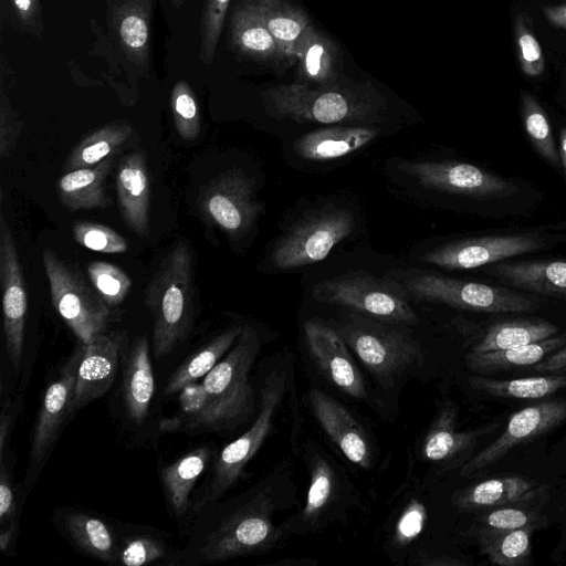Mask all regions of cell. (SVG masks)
I'll return each instance as SVG.
<instances>
[{
	"label": "cell",
	"mask_w": 566,
	"mask_h": 566,
	"mask_svg": "<svg viewBox=\"0 0 566 566\" xmlns=\"http://www.w3.org/2000/svg\"><path fill=\"white\" fill-rule=\"evenodd\" d=\"M289 467H279L242 493L196 515L172 566H199L270 552L287 534L274 515L287 506Z\"/></svg>",
	"instance_id": "obj_1"
},
{
	"label": "cell",
	"mask_w": 566,
	"mask_h": 566,
	"mask_svg": "<svg viewBox=\"0 0 566 566\" xmlns=\"http://www.w3.org/2000/svg\"><path fill=\"white\" fill-rule=\"evenodd\" d=\"M268 114L298 123L336 124L370 122L386 109V98L370 83L338 82L313 86L301 82L281 84L262 92Z\"/></svg>",
	"instance_id": "obj_2"
},
{
	"label": "cell",
	"mask_w": 566,
	"mask_h": 566,
	"mask_svg": "<svg viewBox=\"0 0 566 566\" xmlns=\"http://www.w3.org/2000/svg\"><path fill=\"white\" fill-rule=\"evenodd\" d=\"M192 253L178 241L164 256L145 292V304L154 316L153 353L163 357L191 331L195 315Z\"/></svg>",
	"instance_id": "obj_3"
},
{
	"label": "cell",
	"mask_w": 566,
	"mask_h": 566,
	"mask_svg": "<svg viewBox=\"0 0 566 566\" xmlns=\"http://www.w3.org/2000/svg\"><path fill=\"white\" fill-rule=\"evenodd\" d=\"M260 348L256 329L244 325L230 350L202 379L212 406L207 432L231 429L251 415L254 396L249 374Z\"/></svg>",
	"instance_id": "obj_4"
},
{
	"label": "cell",
	"mask_w": 566,
	"mask_h": 566,
	"mask_svg": "<svg viewBox=\"0 0 566 566\" xmlns=\"http://www.w3.org/2000/svg\"><path fill=\"white\" fill-rule=\"evenodd\" d=\"M286 384L283 370L274 369L264 378L260 389V409L256 418L243 434L227 444L216 458L209 479L192 502L193 515L221 500L240 478L273 427L286 391Z\"/></svg>",
	"instance_id": "obj_5"
},
{
	"label": "cell",
	"mask_w": 566,
	"mask_h": 566,
	"mask_svg": "<svg viewBox=\"0 0 566 566\" xmlns=\"http://www.w3.org/2000/svg\"><path fill=\"white\" fill-rule=\"evenodd\" d=\"M407 296L419 301L442 303L452 307L488 313H526L541 302L526 294L501 286L461 281L421 271L390 272Z\"/></svg>",
	"instance_id": "obj_6"
},
{
	"label": "cell",
	"mask_w": 566,
	"mask_h": 566,
	"mask_svg": "<svg viewBox=\"0 0 566 566\" xmlns=\"http://www.w3.org/2000/svg\"><path fill=\"white\" fill-rule=\"evenodd\" d=\"M336 331L384 387L391 386L422 357L415 339L369 316L350 314Z\"/></svg>",
	"instance_id": "obj_7"
},
{
	"label": "cell",
	"mask_w": 566,
	"mask_h": 566,
	"mask_svg": "<svg viewBox=\"0 0 566 566\" xmlns=\"http://www.w3.org/2000/svg\"><path fill=\"white\" fill-rule=\"evenodd\" d=\"M42 261L52 305L78 340L86 344L96 335L105 333L112 310L90 280L51 249L42 251Z\"/></svg>",
	"instance_id": "obj_8"
},
{
	"label": "cell",
	"mask_w": 566,
	"mask_h": 566,
	"mask_svg": "<svg viewBox=\"0 0 566 566\" xmlns=\"http://www.w3.org/2000/svg\"><path fill=\"white\" fill-rule=\"evenodd\" d=\"M312 295L321 303L348 307L373 318L406 324L417 322L406 293L388 276L346 272L315 284Z\"/></svg>",
	"instance_id": "obj_9"
},
{
	"label": "cell",
	"mask_w": 566,
	"mask_h": 566,
	"mask_svg": "<svg viewBox=\"0 0 566 566\" xmlns=\"http://www.w3.org/2000/svg\"><path fill=\"white\" fill-rule=\"evenodd\" d=\"M354 227V214L346 208L331 206L311 211L276 241L271 263L286 271L319 262Z\"/></svg>",
	"instance_id": "obj_10"
},
{
	"label": "cell",
	"mask_w": 566,
	"mask_h": 566,
	"mask_svg": "<svg viewBox=\"0 0 566 566\" xmlns=\"http://www.w3.org/2000/svg\"><path fill=\"white\" fill-rule=\"evenodd\" d=\"M199 208L209 223L233 240L248 234L263 211L254 180L234 167L217 175L203 187Z\"/></svg>",
	"instance_id": "obj_11"
},
{
	"label": "cell",
	"mask_w": 566,
	"mask_h": 566,
	"mask_svg": "<svg viewBox=\"0 0 566 566\" xmlns=\"http://www.w3.org/2000/svg\"><path fill=\"white\" fill-rule=\"evenodd\" d=\"M81 345L62 368L60 376L46 388L34 424L30 462L24 476V485L32 489L40 472L50 458L56 440L73 409Z\"/></svg>",
	"instance_id": "obj_12"
},
{
	"label": "cell",
	"mask_w": 566,
	"mask_h": 566,
	"mask_svg": "<svg viewBox=\"0 0 566 566\" xmlns=\"http://www.w3.org/2000/svg\"><path fill=\"white\" fill-rule=\"evenodd\" d=\"M398 167L426 188L480 199L505 198L518 192L516 184L467 163L408 161Z\"/></svg>",
	"instance_id": "obj_13"
},
{
	"label": "cell",
	"mask_w": 566,
	"mask_h": 566,
	"mask_svg": "<svg viewBox=\"0 0 566 566\" xmlns=\"http://www.w3.org/2000/svg\"><path fill=\"white\" fill-rule=\"evenodd\" d=\"M566 420V399H552L513 413L502 434L469 459L461 468L462 478L475 474L500 461L515 447L533 440Z\"/></svg>",
	"instance_id": "obj_14"
},
{
	"label": "cell",
	"mask_w": 566,
	"mask_h": 566,
	"mask_svg": "<svg viewBox=\"0 0 566 566\" xmlns=\"http://www.w3.org/2000/svg\"><path fill=\"white\" fill-rule=\"evenodd\" d=\"M0 281L2 289L3 331L8 357L20 370L28 295L18 250L4 216L0 218Z\"/></svg>",
	"instance_id": "obj_15"
},
{
	"label": "cell",
	"mask_w": 566,
	"mask_h": 566,
	"mask_svg": "<svg viewBox=\"0 0 566 566\" xmlns=\"http://www.w3.org/2000/svg\"><path fill=\"white\" fill-rule=\"evenodd\" d=\"M545 244L536 235H493L451 242L426 252L424 263L446 270H470L536 251Z\"/></svg>",
	"instance_id": "obj_16"
},
{
	"label": "cell",
	"mask_w": 566,
	"mask_h": 566,
	"mask_svg": "<svg viewBox=\"0 0 566 566\" xmlns=\"http://www.w3.org/2000/svg\"><path fill=\"white\" fill-rule=\"evenodd\" d=\"M123 343L122 332H105L86 344L81 343V358L73 398L74 411L99 399L109 390L116 377Z\"/></svg>",
	"instance_id": "obj_17"
},
{
	"label": "cell",
	"mask_w": 566,
	"mask_h": 566,
	"mask_svg": "<svg viewBox=\"0 0 566 566\" xmlns=\"http://www.w3.org/2000/svg\"><path fill=\"white\" fill-rule=\"evenodd\" d=\"M304 334L308 350L325 377L346 395L364 398V379L338 332L321 321L310 319L304 324Z\"/></svg>",
	"instance_id": "obj_18"
},
{
	"label": "cell",
	"mask_w": 566,
	"mask_h": 566,
	"mask_svg": "<svg viewBox=\"0 0 566 566\" xmlns=\"http://www.w3.org/2000/svg\"><path fill=\"white\" fill-rule=\"evenodd\" d=\"M56 530L81 553L99 562L116 564L118 532L115 523H109L97 513L61 506L51 517Z\"/></svg>",
	"instance_id": "obj_19"
},
{
	"label": "cell",
	"mask_w": 566,
	"mask_h": 566,
	"mask_svg": "<svg viewBox=\"0 0 566 566\" xmlns=\"http://www.w3.org/2000/svg\"><path fill=\"white\" fill-rule=\"evenodd\" d=\"M548 489L522 475L484 480L455 492L452 504L462 511H485L502 506H537Z\"/></svg>",
	"instance_id": "obj_20"
},
{
	"label": "cell",
	"mask_w": 566,
	"mask_h": 566,
	"mask_svg": "<svg viewBox=\"0 0 566 566\" xmlns=\"http://www.w3.org/2000/svg\"><path fill=\"white\" fill-rule=\"evenodd\" d=\"M312 411L328 438L354 464L369 469L371 448L366 432L353 415L337 400L318 388L308 395Z\"/></svg>",
	"instance_id": "obj_21"
},
{
	"label": "cell",
	"mask_w": 566,
	"mask_h": 566,
	"mask_svg": "<svg viewBox=\"0 0 566 566\" xmlns=\"http://www.w3.org/2000/svg\"><path fill=\"white\" fill-rule=\"evenodd\" d=\"M150 0H111L109 25L124 59L144 74L149 69Z\"/></svg>",
	"instance_id": "obj_22"
},
{
	"label": "cell",
	"mask_w": 566,
	"mask_h": 566,
	"mask_svg": "<svg viewBox=\"0 0 566 566\" xmlns=\"http://www.w3.org/2000/svg\"><path fill=\"white\" fill-rule=\"evenodd\" d=\"M116 192L120 214L139 237L149 233L151 184L144 153L134 151L119 163Z\"/></svg>",
	"instance_id": "obj_23"
},
{
	"label": "cell",
	"mask_w": 566,
	"mask_h": 566,
	"mask_svg": "<svg viewBox=\"0 0 566 566\" xmlns=\"http://www.w3.org/2000/svg\"><path fill=\"white\" fill-rule=\"evenodd\" d=\"M485 272L511 287L566 301V260L492 263Z\"/></svg>",
	"instance_id": "obj_24"
},
{
	"label": "cell",
	"mask_w": 566,
	"mask_h": 566,
	"mask_svg": "<svg viewBox=\"0 0 566 566\" xmlns=\"http://www.w3.org/2000/svg\"><path fill=\"white\" fill-rule=\"evenodd\" d=\"M230 42L233 50L247 59L274 67L285 66L254 0H244L235 8L230 22Z\"/></svg>",
	"instance_id": "obj_25"
},
{
	"label": "cell",
	"mask_w": 566,
	"mask_h": 566,
	"mask_svg": "<svg viewBox=\"0 0 566 566\" xmlns=\"http://www.w3.org/2000/svg\"><path fill=\"white\" fill-rule=\"evenodd\" d=\"M296 81L313 85H331L344 76L337 44L311 24L300 40L295 54Z\"/></svg>",
	"instance_id": "obj_26"
},
{
	"label": "cell",
	"mask_w": 566,
	"mask_h": 566,
	"mask_svg": "<svg viewBox=\"0 0 566 566\" xmlns=\"http://www.w3.org/2000/svg\"><path fill=\"white\" fill-rule=\"evenodd\" d=\"M213 451L201 446L191 449L160 470V481L167 509L175 518L185 517L192 507L191 492L208 468Z\"/></svg>",
	"instance_id": "obj_27"
},
{
	"label": "cell",
	"mask_w": 566,
	"mask_h": 566,
	"mask_svg": "<svg viewBox=\"0 0 566 566\" xmlns=\"http://www.w3.org/2000/svg\"><path fill=\"white\" fill-rule=\"evenodd\" d=\"M378 135L379 130L369 126H332L303 135L293 150L305 160H332L363 148Z\"/></svg>",
	"instance_id": "obj_28"
},
{
	"label": "cell",
	"mask_w": 566,
	"mask_h": 566,
	"mask_svg": "<svg viewBox=\"0 0 566 566\" xmlns=\"http://www.w3.org/2000/svg\"><path fill=\"white\" fill-rule=\"evenodd\" d=\"M154 390L149 344L146 336H140L127 353L123 376V402L132 422L140 424L145 421Z\"/></svg>",
	"instance_id": "obj_29"
},
{
	"label": "cell",
	"mask_w": 566,
	"mask_h": 566,
	"mask_svg": "<svg viewBox=\"0 0 566 566\" xmlns=\"http://www.w3.org/2000/svg\"><path fill=\"white\" fill-rule=\"evenodd\" d=\"M115 160L112 155L101 163L66 172L57 181L61 203L71 211L103 209L112 205L104 180Z\"/></svg>",
	"instance_id": "obj_30"
},
{
	"label": "cell",
	"mask_w": 566,
	"mask_h": 566,
	"mask_svg": "<svg viewBox=\"0 0 566 566\" xmlns=\"http://www.w3.org/2000/svg\"><path fill=\"white\" fill-rule=\"evenodd\" d=\"M566 345V333L543 340L488 353H469L465 364L473 373L484 376L534 366Z\"/></svg>",
	"instance_id": "obj_31"
},
{
	"label": "cell",
	"mask_w": 566,
	"mask_h": 566,
	"mask_svg": "<svg viewBox=\"0 0 566 566\" xmlns=\"http://www.w3.org/2000/svg\"><path fill=\"white\" fill-rule=\"evenodd\" d=\"M118 532L116 564L145 566L164 564L172 566L176 549L167 535L158 530L132 524L115 523Z\"/></svg>",
	"instance_id": "obj_32"
},
{
	"label": "cell",
	"mask_w": 566,
	"mask_h": 566,
	"mask_svg": "<svg viewBox=\"0 0 566 566\" xmlns=\"http://www.w3.org/2000/svg\"><path fill=\"white\" fill-rule=\"evenodd\" d=\"M458 411L453 402L441 406L428 433L424 437L423 457L433 462L450 460L473 447L488 428L457 430Z\"/></svg>",
	"instance_id": "obj_33"
},
{
	"label": "cell",
	"mask_w": 566,
	"mask_h": 566,
	"mask_svg": "<svg viewBox=\"0 0 566 566\" xmlns=\"http://www.w3.org/2000/svg\"><path fill=\"white\" fill-rule=\"evenodd\" d=\"M254 1L281 50L285 66L294 64L297 44L312 24L307 14L289 0Z\"/></svg>",
	"instance_id": "obj_34"
},
{
	"label": "cell",
	"mask_w": 566,
	"mask_h": 566,
	"mask_svg": "<svg viewBox=\"0 0 566 566\" xmlns=\"http://www.w3.org/2000/svg\"><path fill=\"white\" fill-rule=\"evenodd\" d=\"M558 326L543 319H505L489 325L470 353H488L538 342L558 334Z\"/></svg>",
	"instance_id": "obj_35"
},
{
	"label": "cell",
	"mask_w": 566,
	"mask_h": 566,
	"mask_svg": "<svg viewBox=\"0 0 566 566\" xmlns=\"http://www.w3.org/2000/svg\"><path fill=\"white\" fill-rule=\"evenodd\" d=\"M242 329L243 326L241 325H232L189 356L170 376L164 394H178L185 385L203 379L230 350Z\"/></svg>",
	"instance_id": "obj_36"
},
{
	"label": "cell",
	"mask_w": 566,
	"mask_h": 566,
	"mask_svg": "<svg viewBox=\"0 0 566 566\" xmlns=\"http://www.w3.org/2000/svg\"><path fill=\"white\" fill-rule=\"evenodd\" d=\"M132 135L133 127L127 122H113L95 129L71 151L64 170L69 172L92 167L105 158L116 155Z\"/></svg>",
	"instance_id": "obj_37"
},
{
	"label": "cell",
	"mask_w": 566,
	"mask_h": 566,
	"mask_svg": "<svg viewBox=\"0 0 566 566\" xmlns=\"http://www.w3.org/2000/svg\"><path fill=\"white\" fill-rule=\"evenodd\" d=\"M468 381L473 389L494 398L537 399L566 388V373L506 380L478 375Z\"/></svg>",
	"instance_id": "obj_38"
},
{
	"label": "cell",
	"mask_w": 566,
	"mask_h": 566,
	"mask_svg": "<svg viewBox=\"0 0 566 566\" xmlns=\"http://www.w3.org/2000/svg\"><path fill=\"white\" fill-rule=\"evenodd\" d=\"M310 475L305 505L298 516V522L305 531L321 524L336 492L335 471L321 454H315L312 458Z\"/></svg>",
	"instance_id": "obj_39"
},
{
	"label": "cell",
	"mask_w": 566,
	"mask_h": 566,
	"mask_svg": "<svg viewBox=\"0 0 566 566\" xmlns=\"http://www.w3.org/2000/svg\"><path fill=\"white\" fill-rule=\"evenodd\" d=\"M0 549L7 556L15 555L21 510L28 489L13 483L12 468L0 460Z\"/></svg>",
	"instance_id": "obj_40"
},
{
	"label": "cell",
	"mask_w": 566,
	"mask_h": 566,
	"mask_svg": "<svg viewBox=\"0 0 566 566\" xmlns=\"http://www.w3.org/2000/svg\"><path fill=\"white\" fill-rule=\"evenodd\" d=\"M535 527H524L504 533L476 535L482 554L500 566H528L532 560V533Z\"/></svg>",
	"instance_id": "obj_41"
},
{
	"label": "cell",
	"mask_w": 566,
	"mask_h": 566,
	"mask_svg": "<svg viewBox=\"0 0 566 566\" xmlns=\"http://www.w3.org/2000/svg\"><path fill=\"white\" fill-rule=\"evenodd\" d=\"M521 116L524 129L537 153L552 166L559 167L560 159L546 112L537 98L521 93Z\"/></svg>",
	"instance_id": "obj_42"
},
{
	"label": "cell",
	"mask_w": 566,
	"mask_h": 566,
	"mask_svg": "<svg viewBox=\"0 0 566 566\" xmlns=\"http://www.w3.org/2000/svg\"><path fill=\"white\" fill-rule=\"evenodd\" d=\"M546 523L536 506H502L486 510L473 523V536L510 532L524 527L539 528Z\"/></svg>",
	"instance_id": "obj_43"
},
{
	"label": "cell",
	"mask_w": 566,
	"mask_h": 566,
	"mask_svg": "<svg viewBox=\"0 0 566 566\" xmlns=\"http://www.w3.org/2000/svg\"><path fill=\"white\" fill-rule=\"evenodd\" d=\"M513 40L523 74L532 78L542 76L545 72V57L528 13L520 12L515 15Z\"/></svg>",
	"instance_id": "obj_44"
},
{
	"label": "cell",
	"mask_w": 566,
	"mask_h": 566,
	"mask_svg": "<svg viewBox=\"0 0 566 566\" xmlns=\"http://www.w3.org/2000/svg\"><path fill=\"white\" fill-rule=\"evenodd\" d=\"M88 280L111 310L117 308L126 298L132 280L117 265L95 261L87 265Z\"/></svg>",
	"instance_id": "obj_45"
},
{
	"label": "cell",
	"mask_w": 566,
	"mask_h": 566,
	"mask_svg": "<svg viewBox=\"0 0 566 566\" xmlns=\"http://www.w3.org/2000/svg\"><path fill=\"white\" fill-rule=\"evenodd\" d=\"M170 109L179 136L186 140L196 139L201 128L200 109L193 91L184 80L172 87Z\"/></svg>",
	"instance_id": "obj_46"
},
{
	"label": "cell",
	"mask_w": 566,
	"mask_h": 566,
	"mask_svg": "<svg viewBox=\"0 0 566 566\" xmlns=\"http://www.w3.org/2000/svg\"><path fill=\"white\" fill-rule=\"evenodd\" d=\"M231 0H206L200 21V53L203 64H211Z\"/></svg>",
	"instance_id": "obj_47"
},
{
	"label": "cell",
	"mask_w": 566,
	"mask_h": 566,
	"mask_svg": "<svg viewBox=\"0 0 566 566\" xmlns=\"http://www.w3.org/2000/svg\"><path fill=\"white\" fill-rule=\"evenodd\" d=\"M75 241L92 251L101 253H124L127 248V241L118 232L107 226L80 221L72 228Z\"/></svg>",
	"instance_id": "obj_48"
},
{
	"label": "cell",
	"mask_w": 566,
	"mask_h": 566,
	"mask_svg": "<svg viewBox=\"0 0 566 566\" xmlns=\"http://www.w3.org/2000/svg\"><path fill=\"white\" fill-rule=\"evenodd\" d=\"M428 518L424 505L417 499H411L403 509L395 527V541L407 545L420 535Z\"/></svg>",
	"instance_id": "obj_49"
},
{
	"label": "cell",
	"mask_w": 566,
	"mask_h": 566,
	"mask_svg": "<svg viewBox=\"0 0 566 566\" xmlns=\"http://www.w3.org/2000/svg\"><path fill=\"white\" fill-rule=\"evenodd\" d=\"M21 129L22 120L2 91L0 97V156L2 158L10 156L14 150Z\"/></svg>",
	"instance_id": "obj_50"
},
{
	"label": "cell",
	"mask_w": 566,
	"mask_h": 566,
	"mask_svg": "<svg viewBox=\"0 0 566 566\" xmlns=\"http://www.w3.org/2000/svg\"><path fill=\"white\" fill-rule=\"evenodd\" d=\"M21 408L22 397H17L15 400L9 397L7 400L2 401L0 415V459L9 453L11 431Z\"/></svg>",
	"instance_id": "obj_51"
},
{
	"label": "cell",
	"mask_w": 566,
	"mask_h": 566,
	"mask_svg": "<svg viewBox=\"0 0 566 566\" xmlns=\"http://www.w3.org/2000/svg\"><path fill=\"white\" fill-rule=\"evenodd\" d=\"M17 17L23 27L38 35L42 30L41 11L38 0H11Z\"/></svg>",
	"instance_id": "obj_52"
},
{
	"label": "cell",
	"mask_w": 566,
	"mask_h": 566,
	"mask_svg": "<svg viewBox=\"0 0 566 566\" xmlns=\"http://www.w3.org/2000/svg\"><path fill=\"white\" fill-rule=\"evenodd\" d=\"M534 371L555 374L566 371V345L533 366Z\"/></svg>",
	"instance_id": "obj_53"
},
{
	"label": "cell",
	"mask_w": 566,
	"mask_h": 566,
	"mask_svg": "<svg viewBox=\"0 0 566 566\" xmlns=\"http://www.w3.org/2000/svg\"><path fill=\"white\" fill-rule=\"evenodd\" d=\"M542 12L551 24L566 31V3L544 6Z\"/></svg>",
	"instance_id": "obj_54"
},
{
	"label": "cell",
	"mask_w": 566,
	"mask_h": 566,
	"mask_svg": "<svg viewBox=\"0 0 566 566\" xmlns=\"http://www.w3.org/2000/svg\"><path fill=\"white\" fill-rule=\"evenodd\" d=\"M419 564L426 565V566H458V565H465L464 562L449 557V556H433V557H422L421 560H419Z\"/></svg>",
	"instance_id": "obj_55"
},
{
	"label": "cell",
	"mask_w": 566,
	"mask_h": 566,
	"mask_svg": "<svg viewBox=\"0 0 566 566\" xmlns=\"http://www.w3.org/2000/svg\"><path fill=\"white\" fill-rule=\"evenodd\" d=\"M559 159L563 166L565 179H566V127L560 129L559 133Z\"/></svg>",
	"instance_id": "obj_56"
},
{
	"label": "cell",
	"mask_w": 566,
	"mask_h": 566,
	"mask_svg": "<svg viewBox=\"0 0 566 566\" xmlns=\"http://www.w3.org/2000/svg\"><path fill=\"white\" fill-rule=\"evenodd\" d=\"M175 6H181L186 0H170Z\"/></svg>",
	"instance_id": "obj_57"
}]
</instances>
